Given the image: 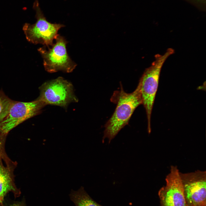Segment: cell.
Wrapping results in <instances>:
<instances>
[{
  "mask_svg": "<svg viewBox=\"0 0 206 206\" xmlns=\"http://www.w3.org/2000/svg\"><path fill=\"white\" fill-rule=\"evenodd\" d=\"M120 86V90L114 91L110 99L116 106L113 114L104 125L103 142L107 138L110 143L120 130L128 124L135 109L142 104L139 82L131 93L125 92L121 84Z\"/></svg>",
  "mask_w": 206,
  "mask_h": 206,
  "instance_id": "6da1fadb",
  "label": "cell"
},
{
  "mask_svg": "<svg viewBox=\"0 0 206 206\" xmlns=\"http://www.w3.org/2000/svg\"><path fill=\"white\" fill-rule=\"evenodd\" d=\"M174 53L173 49L169 48L164 54L156 55L155 60L150 66L146 69L139 81L140 85L142 104L146 113L148 133H150L151 131V114L158 88L161 68L167 59Z\"/></svg>",
  "mask_w": 206,
  "mask_h": 206,
  "instance_id": "7a4b0ae2",
  "label": "cell"
},
{
  "mask_svg": "<svg viewBox=\"0 0 206 206\" xmlns=\"http://www.w3.org/2000/svg\"><path fill=\"white\" fill-rule=\"evenodd\" d=\"M33 7L36 12L37 20L34 24L26 23L23 26V30L26 37L29 41L33 44H40L47 47H51L59 35L58 30L65 26L48 21L37 0L34 3Z\"/></svg>",
  "mask_w": 206,
  "mask_h": 206,
  "instance_id": "3957f363",
  "label": "cell"
},
{
  "mask_svg": "<svg viewBox=\"0 0 206 206\" xmlns=\"http://www.w3.org/2000/svg\"><path fill=\"white\" fill-rule=\"evenodd\" d=\"M55 40V43L50 47L44 46L38 49L43 58L44 68L51 73L58 71L71 72L77 64L71 60L67 52L66 46L68 42L59 35Z\"/></svg>",
  "mask_w": 206,
  "mask_h": 206,
  "instance_id": "277c9868",
  "label": "cell"
},
{
  "mask_svg": "<svg viewBox=\"0 0 206 206\" xmlns=\"http://www.w3.org/2000/svg\"><path fill=\"white\" fill-rule=\"evenodd\" d=\"M39 88L40 95L37 99L45 105L51 104L66 108L69 103L78 101L72 84L62 77L45 82Z\"/></svg>",
  "mask_w": 206,
  "mask_h": 206,
  "instance_id": "5b68a950",
  "label": "cell"
},
{
  "mask_svg": "<svg viewBox=\"0 0 206 206\" xmlns=\"http://www.w3.org/2000/svg\"><path fill=\"white\" fill-rule=\"evenodd\" d=\"M45 105L37 99L27 102L14 101L7 115L0 122V135L7 136L17 126L39 114Z\"/></svg>",
  "mask_w": 206,
  "mask_h": 206,
  "instance_id": "8992f818",
  "label": "cell"
},
{
  "mask_svg": "<svg viewBox=\"0 0 206 206\" xmlns=\"http://www.w3.org/2000/svg\"><path fill=\"white\" fill-rule=\"evenodd\" d=\"M187 206H206V172L180 173Z\"/></svg>",
  "mask_w": 206,
  "mask_h": 206,
  "instance_id": "52a82bcc",
  "label": "cell"
},
{
  "mask_svg": "<svg viewBox=\"0 0 206 206\" xmlns=\"http://www.w3.org/2000/svg\"><path fill=\"white\" fill-rule=\"evenodd\" d=\"M165 180V186L158 193L161 206H187L180 172L176 166L171 167Z\"/></svg>",
  "mask_w": 206,
  "mask_h": 206,
  "instance_id": "ba28073f",
  "label": "cell"
},
{
  "mask_svg": "<svg viewBox=\"0 0 206 206\" xmlns=\"http://www.w3.org/2000/svg\"><path fill=\"white\" fill-rule=\"evenodd\" d=\"M17 163L7 157L0 158V206H3L5 197L9 192L14 197H19L21 191L16 186L14 181V171Z\"/></svg>",
  "mask_w": 206,
  "mask_h": 206,
  "instance_id": "9c48e42d",
  "label": "cell"
},
{
  "mask_svg": "<svg viewBox=\"0 0 206 206\" xmlns=\"http://www.w3.org/2000/svg\"><path fill=\"white\" fill-rule=\"evenodd\" d=\"M69 195L75 206H103L93 200L83 187L76 191L71 190Z\"/></svg>",
  "mask_w": 206,
  "mask_h": 206,
  "instance_id": "30bf717a",
  "label": "cell"
},
{
  "mask_svg": "<svg viewBox=\"0 0 206 206\" xmlns=\"http://www.w3.org/2000/svg\"><path fill=\"white\" fill-rule=\"evenodd\" d=\"M14 101L0 91V122L7 115Z\"/></svg>",
  "mask_w": 206,
  "mask_h": 206,
  "instance_id": "8fae6325",
  "label": "cell"
},
{
  "mask_svg": "<svg viewBox=\"0 0 206 206\" xmlns=\"http://www.w3.org/2000/svg\"><path fill=\"white\" fill-rule=\"evenodd\" d=\"M6 136L0 135V158L7 157L5 150V144Z\"/></svg>",
  "mask_w": 206,
  "mask_h": 206,
  "instance_id": "7c38bea8",
  "label": "cell"
},
{
  "mask_svg": "<svg viewBox=\"0 0 206 206\" xmlns=\"http://www.w3.org/2000/svg\"><path fill=\"white\" fill-rule=\"evenodd\" d=\"M10 206H25V204L23 202L14 203Z\"/></svg>",
  "mask_w": 206,
  "mask_h": 206,
  "instance_id": "4fadbf2b",
  "label": "cell"
},
{
  "mask_svg": "<svg viewBox=\"0 0 206 206\" xmlns=\"http://www.w3.org/2000/svg\"><path fill=\"white\" fill-rule=\"evenodd\" d=\"M195 2H196V3L197 4H201L203 6L204 5V3L205 4V0H194Z\"/></svg>",
  "mask_w": 206,
  "mask_h": 206,
  "instance_id": "5bb4252c",
  "label": "cell"
}]
</instances>
